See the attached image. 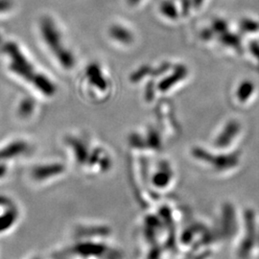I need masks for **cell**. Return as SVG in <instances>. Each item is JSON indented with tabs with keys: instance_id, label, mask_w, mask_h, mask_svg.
Segmentation results:
<instances>
[{
	"instance_id": "6da1fadb",
	"label": "cell",
	"mask_w": 259,
	"mask_h": 259,
	"mask_svg": "<svg viewBox=\"0 0 259 259\" xmlns=\"http://www.w3.org/2000/svg\"><path fill=\"white\" fill-rule=\"evenodd\" d=\"M3 53L9 59V69L25 83L31 84L37 92L50 97L55 95L57 85L52 80L37 70L18 44L9 41L3 48Z\"/></svg>"
},
{
	"instance_id": "7a4b0ae2",
	"label": "cell",
	"mask_w": 259,
	"mask_h": 259,
	"mask_svg": "<svg viewBox=\"0 0 259 259\" xmlns=\"http://www.w3.org/2000/svg\"><path fill=\"white\" fill-rule=\"evenodd\" d=\"M39 32L44 44L56 62L65 70L72 69L75 65L74 55L65 46L64 36L55 20L48 16L42 17L39 20Z\"/></svg>"
},
{
	"instance_id": "3957f363",
	"label": "cell",
	"mask_w": 259,
	"mask_h": 259,
	"mask_svg": "<svg viewBox=\"0 0 259 259\" xmlns=\"http://www.w3.org/2000/svg\"><path fill=\"white\" fill-rule=\"evenodd\" d=\"M87 76L90 80V83L92 84H95L97 87L100 88H105V83H104V79H103L101 72H99V68L96 65H91V66L88 67L87 70Z\"/></svg>"
},
{
	"instance_id": "277c9868",
	"label": "cell",
	"mask_w": 259,
	"mask_h": 259,
	"mask_svg": "<svg viewBox=\"0 0 259 259\" xmlns=\"http://www.w3.org/2000/svg\"><path fill=\"white\" fill-rule=\"evenodd\" d=\"M14 6V3L12 0H0V15L7 13L12 9Z\"/></svg>"
}]
</instances>
